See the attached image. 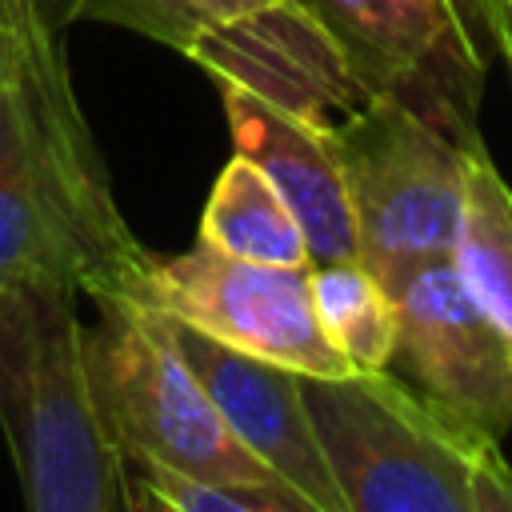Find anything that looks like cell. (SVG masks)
Wrapping results in <instances>:
<instances>
[{
    "label": "cell",
    "mask_w": 512,
    "mask_h": 512,
    "mask_svg": "<svg viewBox=\"0 0 512 512\" xmlns=\"http://www.w3.org/2000/svg\"><path fill=\"white\" fill-rule=\"evenodd\" d=\"M144 256L80 112L64 40L28 28L0 80V288L60 280L96 304L120 300Z\"/></svg>",
    "instance_id": "6da1fadb"
},
{
    "label": "cell",
    "mask_w": 512,
    "mask_h": 512,
    "mask_svg": "<svg viewBox=\"0 0 512 512\" xmlns=\"http://www.w3.org/2000/svg\"><path fill=\"white\" fill-rule=\"evenodd\" d=\"M76 296L60 280L0 288V428L32 512H128Z\"/></svg>",
    "instance_id": "7a4b0ae2"
},
{
    "label": "cell",
    "mask_w": 512,
    "mask_h": 512,
    "mask_svg": "<svg viewBox=\"0 0 512 512\" xmlns=\"http://www.w3.org/2000/svg\"><path fill=\"white\" fill-rule=\"evenodd\" d=\"M308 416L344 512H512L500 440L400 376H304Z\"/></svg>",
    "instance_id": "3957f363"
},
{
    "label": "cell",
    "mask_w": 512,
    "mask_h": 512,
    "mask_svg": "<svg viewBox=\"0 0 512 512\" xmlns=\"http://www.w3.org/2000/svg\"><path fill=\"white\" fill-rule=\"evenodd\" d=\"M88 356L96 400L120 456L224 484L288 488L228 428L184 360L168 316L132 300H100V324L88 328Z\"/></svg>",
    "instance_id": "277c9868"
},
{
    "label": "cell",
    "mask_w": 512,
    "mask_h": 512,
    "mask_svg": "<svg viewBox=\"0 0 512 512\" xmlns=\"http://www.w3.org/2000/svg\"><path fill=\"white\" fill-rule=\"evenodd\" d=\"M328 136L352 196L360 264L392 292L416 268L452 260L468 144L392 96H368Z\"/></svg>",
    "instance_id": "5b68a950"
},
{
    "label": "cell",
    "mask_w": 512,
    "mask_h": 512,
    "mask_svg": "<svg viewBox=\"0 0 512 512\" xmlns=\"http://www.w3.org/2000/svg\"><path fill=\"white\" fill-rule=\"evenodd\" d=\"M120 300L144 304L228 348L300 376L356 372L324 336L312 304V268L256 264L204 240L176 256H144Z\"/></svg>",
    "instance_id": "8992f818"
},
{
    "label": "cell",
    "mask_w": 512,
    "mask_h": 512,
    "mask_svg": "<svg viewBox=\"0 0 512 512\" xmlns=\"http://www.w3.org/2000/svg\"><path fill=\"white\" fill-rule=\"evenodd\" d=\"M372 96H392L460 144H476L488 56L456 0H300Z\"/></svg>",
    "instance_id": "52a82bcc"
},
{
    "label": "cell",
    "mask_w": 512,
    "mask_h": 512,
    "mask_svg": "<svg viewBox=\"0 0 512 512\" xmlns=\"http://www.w3.org/2000/svg\"><path fill=\"white\" fill-rule=\"evenodd\" d=\"M404 380L448 416L504 436L512 428V336L472 300L452 260L416 268L392 288Z\"/></svg>",
    "instance_id": "ba28073f"
},
{
    "label": "cell",
    "mask_w": 512,
    "mask_h": 512,
    "mask_svg": "<svg viewBox=\"0 0 512 512\" xmlns=\"http://www.w3.org/2000/svg\"><path fill=\"white\" fill-rule=\"evenodd\" d=\"M184 56H192L216 84L244 88L320 132H332L372 96L340 44L300 0H272L248 16L216 24L200 32Z\"/></svg>",
    "instance_id": "9c48e42d"
},
{
    "label": "cell",
    "mask_w": 512,
    "mask_h": 512,
    "mask_svg": "<svg viewBox=\"0 0 512 512\" xmlns=\"http://www.w3.org/2000/svg\"><path fill=\"white\" fill-rule=\"evenodd\" d=\"M168 324L184 360L192 364V372L200 376L212 404L240 436V444L280 484L300 492L312 504V512H344V500L336 492V480L328 472V460L308 416L304 376L284 364L228 348L188 324Z\"/></svg>",
    "instance_id": "30bf717a"
},
{
    "label": "cell",
    "mask_w": 512,
    "mask_h": 512,
    "mask_svg": "<svg viewBox=\"0 0 512 512\" xmlns=\"http://www.w3.org/2000/svg\"><path fill=\"white\" fill-rule=\"evenodd\" d=\"M220 96L236 152H244L272 180L280 200L292 208L308 244V264L316 268V264L360 260L352 196L332 136L264 104L244 88L220 84Z\"/></svg>",
    "instance_id": "8fae6325"
},
{
    "label": "cell",
    "mask_w": 512,
    "mask_h": 512,
    "mask_svg": "<svg viewBox=\"0 0 512 512\" xmlns=\"http://www.w3.org/2000/svg\"><path fill=\"white\" fill-rule=\"evenodd\" d=\"M196 240H204L228 256L256 260V264L312 268L308 244H304V232H300L292 208L280 200L272 180L244 152L224 160V168L208 192Z\"/></svg>",
    "instance_id": "7c38bea8"
},
{
    "label": "cell",
    "mask_w": 512,
    "mask_h": 512,
    "mask_svg": "<svg viewBox=\"0 0 512 512\" xmlns=\"http://www.w3.org/2000/svg\"><path fill=\"white\" fill-rule=\"evenodd\" d=\"M452 268L472 300L512 336V188L480 140L468 144L464 156V204Z\"/></svg>",
    "instance_id": "4fadbf2b"
},
{
    "label": "cell",
    "mask_w": 512,
    "mask_h": 512,
    "mask_svg": "<svg viewBox=\"0 0 512 512\" xmlns=\"http://www.w3.org/2000/svg\"><path fill=\"white\" fill-rule=\"evenodd\" d=\"M312 304L324 336L356 372H380L392 364L396 300L360 260L316 264Z\"/></svg>",
    "instance_id": "5bb4252c"
},
{
    "label": "cell",
    "mask_w": 512,
    "mask_h": 512,
    "mask_svg": "<svg viewBox=\"0 0 512 512\" xmlns=\"http://www.w3.org/2000/svg\"><path fill=\"white\" fill-rule=\"evenodd\" d=\"M128 504L168 508V512H312L300 492L268 484H224L204 476H184L140 456H124Z\"/></svg>",
    "instance_id": "9a60e30c"
},
{
    "label": "cell",
    "mask_w": 512,
    "mask_h": 512,
    "mask_svg": "<svg viewBox=\"0 0 512 512\" xmlns=\"http://www.w3.org/2000/svg\"><path fill=\"white\" fill-rule=\"evenodd\" d=\"M272 0H80V20L120 24L184 52L200 32L248 16Z\"/></svg>",
    "instance_id": "2e32d148"
},
{
    "label": "cell",
    "mask_w": 512,
    "mask_h": 512,
    "mask_svg": "<svg viewBox=\"0 0 512 512\" xmlns=\"http://www.w3.org/2000/svg\"><path fill=\"white\" fill-rule=\"evenodd\" d=\"M0 4L20 28H36L52 40H64V32L80 20V0H0Z\"/></svg>",
    "instance_id": "e0dca14e"
},
{
    "label": "cell",
    "mask_w": 512,
    "mask_h": 512,
    "mask_svg": "<svg viewBox=\"0 0 512 512\" xmlns=\"http://www.w3.org/2000/svg\"><path fill=\"white\" fill-rule=\"evenodd\" d=\"M456 8H460V16H464V24H468L472 40L480 44V52L492 60V52H496V32H492V0H456Z\"/></svg>",
    "instance_id": "ac0fdd59"
},
{
    "label": "cell",
    "mask_w": 512,
    "mask_h": 512,
    "mask_svg": "<svg viewBox=\"0 0 512 512\" xmlns=\"http://www.w3.org/2000/svg\"><path fill=\"white\" fill-rule=\"evenodd\" d=\"M24 32H28V28H20V24L4 12V4H0V80L16 68L20 48H24Z\"/></svg>",
    "instance_id": "d6986e66"
},
{
    "label": "cell",
    "mask_w": 512,
    "mask_h": 512,
    "mask_svg": "<svg viewBox=\"0 0 512 512\" xmlns=\"http://www.w3.org/2000/svg\"><path fill=\"white\" fill-rule=\"evenodd\" d=\"M492 32H496V48L504 52L512 68V8L508 4H492Z\"/></svg>",
    "instance_id": "ffe728a7"
},
{
    "label": "cell",
    "mask_w": 512,
    "mask_h": 512,
    "mask_svg": "<svg viewBox=\"0 0 512 512\" xmlns=\"http://www.w3.org/2000/svg\"><path fill=\"white\" fill-rule=\"evenodd\" d=\"M492 4H508V8H512V0H492Z\"/></svg>",
    "instance_id": "44dd1931"
}]
</instances>
